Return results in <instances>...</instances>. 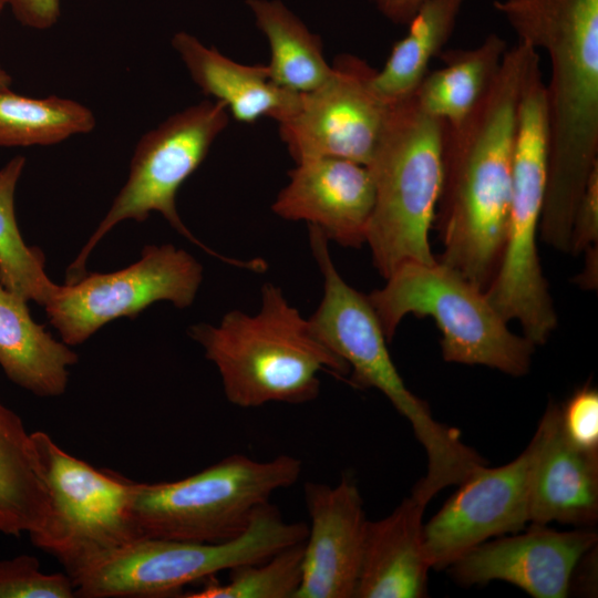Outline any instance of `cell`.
Instances as JSON below:
<instances>
[{
  "mask_svg": "<svg viewBox=\"0 0 598 598\" xmlns=\"http://www.w3.org/2000/svg\"><path fill=\"white\" fill-rule=\"evenodd\" d=\"M172 45L194 83L239 122L267 116L280 123L299 107L301 93L272 82L267 65L235 62L184 31L174 34Z\"/></svg>",
  "mask_w": 598,
  "mask_h": 598,
  "instance_id": "ffe728a7",
  "label": "cell"
},
{
  "mask_svg": "<svg viewBox=\"0 0 598 598\" xmlns=\"http://www.w3.org/2000/svg\"><path fill=\"white\" fill-rule=\"evenodd\" d=\"M203 281V267L172 244L147 245L141 258L112 272H86L58 285L44 306L50 323L68 346H79L106 323L135 318L157 301L189 307Z\"/></svg>",
  "mask_w": 598,
  "mask_h": 598,
  "instance_id": "7c38bea8",
  "label": "cell"
},
{
  "mask_svg": "<svg viewBox=\"0 0 598 598\" xmlns=\"http://www.w3.org/2000/svg\"><path fill=\"white\" fill-rule=\"evenodd\" d=\"M7 6H8V0H0V14Z\"/></svg>",
  "mask_w": 598,
  "mask_h": 598,
  "instance_id": "d590c367",
  "label": "cell"
},
{
  "mask_svg": "<svg viewBox=\"0 0 598 598\" xmlns=\"http://www.w3.org/2000/svg\"><path fill=\"white\" fill-rule=\"evenodd\" d=\"M548 164L546 86L535 51L524 72L513 154L507 237L485 293L508 322L516 320L534 346L557 327V315L537 250Z\"/></svg>",
  "mask_w": 598,
  "mask_h": 598,
  "instance_id": "8992f818",
  "label": "cell"
},
{
  "mask_svg": "<svg viewBox=\"0 0 598 598\" xmlns=\"http://www.w3.org/2000/svg\"><path fill=\"white\" fill-rule=\"evenodd\" d=\"M229 112L219 101L205 100L182 110L141 136L135 145L128 176L107 213L68 267L65 283L81 279L96 245L124 220H146L159 213L181 235L226 264L261 271L264 260L226 257L197 239L183 223L176 195L184 182L200 166L214 141L226 128Z\"/></svg>",
  "mask_w": 598,
  "mask_h": 598,
  "instance_id": "30bf717a",
  "label": "cell"
},
{
  "mask_svg": "<svg viewBox=\"0 0 598 598\" xmlns=\"http://www.w3.org/2000/svg\"><path fill=\"white\" fill-rule=\"evenodd\" d=\"M75 589L68 574H45L39 560L19 555L0 560V598H73Z\"/></svg>",
  "mask_w": 598,
  "mask_h": 598,
  "instance_id": "f1b7e54d",
  "label": "cell"
},
{
  "mask_svg": "<svg viewBox=\"0 0 598 598\" xmlns=\"http://www.w3.org/2000/svg\"><path fill=\"white\" fill-rule=\"evenodd\" d=\"M585 269L577 276V282L586 289H596L597 288V267H598V246H591L585 251Z\"/></svg>",
  "mask_w": 598,
  "mask_h": 598,
  "instance_id": "836d02e7",
  "label": "cell"
},
{
  "mask_svg": "<svg viewBox=\"0 0 598 598\" xmlns=\"http://www.w3.org/2000/svg\"><path fill=\"white\" fill-rule=\"evenodd\" d=\"M27 303L0 282V367L13 383L34 395L60 396L78 354L37 323Z\"/></svg>",
  "mask_w": 598,
  "mask_h": 598,
  "instance_id": "44dd1931",
  "label": "cell"
},
{
  "mask_svg": "<svg viewBox=\"0 0 598 598\" xmlns=\"http://www.w3.org/2000/svg\"><path fill=\"white\" fill-rule=\"evenodd\" d=\"M425 505L412 495L386 517L368 520L355 598H421L431 568L424 548Z\"/></svg>",
  "mask_w": 598,
  "mask_h": 598,
  "instance_id": "d6986e66",
  "label": "cell"
},
{
  "mask_svg": "<svg viewBox=\"0 0 598 598\" xmlns=\"http://www.w3.org/2000/svg\"><path fill=\"white\" fill-rule=\"evenodd\" d=\"M16 19L24 27L47 30L61 14V0H8Z\"/></svg>",
  "mask_w": 598,
  "mask_h": 598,
  "instance_id": "1f68e13d",
  "label": "cell"
},
{
  "mask_svg": "<svg viewBox=\"0 0 598 598\" xmlns=\"http://www.w3.org/2000/svg\"><path fill=\"white\" fill-rule=\"evenodd\" d=\"M305 542L286 547L269 558L230 569L226 584L210 577L185 598H295L301 584Z\"/></svg>",
  "mask_w": 598,
  "mask_h": 598,
  "instance_id": "83f0119b",
  "label": "cell"
},
{
  "mask_svg": "<svg viewBox=\"0 0 598 598\" xmlns=\"http://www.w3.org/2000/svg\"><path fill=\"white\" fill-rule=\"evenodd\" d=\"M49 499L31 436L0 399V533L32 534L44 523Z\"/></svg>",
  "mask_w": 598,
  "mask_h": 598,
  "instance_id": "603a6c76",
  "label": "cell"
},
{
  "mask_svg": "<svg viewBox=\"0 0 598 598\" xmlns=\"http://www.w3.org/2000/svg\"><path fill=\"white\" fill-rule=\"evenodd\" d=\"M308 227L310 248L323 277L322 299L308 319L311 331L348 364L351 385L379 390L410 422L427 456L426 474L415 484L412 495L427 505L440 491L458 485L486 462L462 441L457 429L437 422L427 403L408 389L368 296L340 276L322 231Z\"/></svg>",
  "mask_w": 598,
  "mask_h": 598,
  "instance_id": "3957f363",
  "label": "cell"
},
{
  "mask_svg": "<svg viewBox=\"0 0 598 598\" xmlns=\"http://www.w3.org/2000/svg\"><path fill=\"white\" fill-rule=\"evenodd\" d=\"M465 0H426L408 23L406 34L396 41L371 87L386 105L411 99L430 63L439 58L452 37Z\"/></svg>",
  "mask_w": 598,
  "mask_h": 598,
  "instance_id": "cb8c5ba5",
  "label": "cell"
},
{
  "mask_svg": "<svg viewBox=\"0 0 598 598\" xmlns=\"http://www.w3.org/2000/svg\"><path fill=\"white\" fill-rule=\"evenodd\" d=\"M385 280L368 298L389 342L406 315L431 317L446 362L485 365L513 377L529 371L535 346L513 333L485 291L452 267L439 260L408 262Z\"/></svg>",
  "mask_w": 598,
  "mask_h": 598,
  "instance_id": "9c48e42d",
  "label": "cell"
},
{
  "mask_svg": "<svg viewBox=\"0 0 598 598\" xmlns=\"http://www.w3.org/2000/svg\"><path fill=\"white\" fill-rule=\"evenodd\" d=\"M518 42L549 60L542 239L569 252L573 216L598 164V0H495Z\"/></svg>",
  "mask_w": 598,
  "mask_h": 598,
  "instance_id": "7a4b0ae2",
  "label": "cell"
},
{
  "mask_svg": "<svg viewBox=\"0 0 598 598\" xmlns=\"http://www.w3.org/2000/svg\"><path fill=\"white\" fill-rule=\"evenodd\" d=\"M377 9L391 22L408 25L426 0H372Z\"/></svg>",
  "mask_w": 598,
  "mask_h": 598,
  "instance_id": "d6a6232c",
  "label": "cell"
},
{
  "mask_svg": "<svg viewBox=\"0 0 598 598\" xmlns=\"http://www.w3.org/2000/svg\"><path fill=\"white\" fill-rule=\"evenodd\" d=\"M299 458L257 461L231 454L182 480L133 484L131 513L140 537L221 543L239 536L270 496L297 483Z\"/></svg>",
  "mask_w": 598,
  "mask_h": 598,
  "instance_id": "ba28073f",
  "label": "cell"
},
{
  "mask_svg": "<svg viewBox=\"0 0 598 598\" xmlns=\"http://www.w3.org/2000/svg\"><path fill=\"white\" fill-rule=\"evenodd\" d=\"M496 33L466 49L443 50L442 68L429 71L413 95L422 111L448 125L461 123L493 83L507 51Z\"/></svg>",
  "mask_w": 598,
  "mask_h": 598,
  "instance_id": "7402d4cb",
  "label": "cell"
},
{
  "mask_svg": "<svg viewBox=\"0 0 598 598\" xmlns=\"http://www.w3.org/2000/svg\"><path fill=\"white\" fill-rule=\"evenodd\" d=\"M49 509L31 542L71 575L95 558L138 538L131 503L134 482L80 460L43 431L31 433Z\"/></svg>",
  "mask_w": 598,
  "mask_h": 598,
  "instance_id": "8fae6325",
  "label": "cell"
},
{
  "mask_svg": "<svg viewBox=\"0 0 598 598\" xmlns=\"http://www.w3.org/2000/svg\"><path fill=\"white\" fill-rule=\"evenodd\" d=\"M374 198L368 166L318 157L297 163L271 208L283 219L307 221L342 247H360L365 244Z\"/></svg>",
  "mask_w": 598,
  "mask_h": 598,
  "instance_id": "e0dca14e",
  "label": "cell"
},
{
  "mask_svg": "<svg viewBox=\"0 0 598 598\" xmlns=\"http://www.w3.org/2000/svg\"><path fill=\"white\" fill-rule=\"evenodd\" d=\"M308 525L288 522L270 503L248 527L221 543L138 537L72 573L75 597L165 598L223 570L262 561L306 540Z\"/></svg>",
  "mask_w": 598,
  "mask_h": 598,
  "instance_id": "52a82bcc",
  "label": "cell"
},
{
  "mask_svg": "<svg viewBox=\"0 0 598 598\" xmlns=\"http://www.w3.org/2000/svg\"><path fill=\"white\" fill-rule=\"evenodd\" d=\"M596 544L592 530L558 532L532 524L523 534L477 545L448 568L461 585L504 580L535 598H565L576 567Z\"/></svg>",
  "mask_w": 598,
  "mask_h": 598,
  "instance_id": "9a60e30c",
  "label": "cell"
},
{
  "mask_svg": "<svg viewBox=\"0 0 598 598\" xmlns=\"http://www.w3.org/2000/svg\"><path fill=\"white\" fill-rule=\"evenodd\" d=\"M330 76L301 93L297 111L279 123L280 137L298 163L334 157L368 166L378 148L390 107L371 87L375 72L349 54L336 59Z\"/></svg>",
  "mask_w": 598,
  "mask_h": 598,
  "instance_id": "4fadbf2b",
  "label": "cell"
},
{
  "mask_svg": "<svg viewBox=\"0 0 598 598\" xmlns=\"http://www.w3.org/2000/svg\"><path fill=\"white\" fill-rule=\"evenodd\" d=\"M12 83L11 75L0 64V92L9 90Z\"/></svg>",
  "mask_w": 598,
  "mask_h": 598,
  "instance_id": "e575fe53",
  "label": "cell"
},
{
  "mask_svg": "<svg viewBox=\"0 0 598 598\" xmlns=\"http://www.w3.org/2000/svg\"><path fill=\"white\" fill-rule=\"evenodd\" d=\"M598 245V164L592 168L576 206L569 252L578 255Z\"/></svg>",
  "mask_w": 598,
  "mask_h": 598,
  "instance_id": "4dcf8cb0",
  "label": "cell"
},
{
  "mask_svg": "<svg viewBox=\"0 0 598 598\" xmlns=\"http://www.w3.org/2000/svg\"><path fill=\"white\" fill-rule=\"evenodd\" d=\"M188 334L217 368L227 400L240 408L310 402L319 395L321 371L337 378L350 372L271 282L261 288L257 313L231 310L217 326H190Z\"/></svg>",
  "mask_w": 598,
  "mask_h": 598,
  "instance_id": "277c9868",
  "label": "cell"
},
{
  "mask_svg": "<svg viewBox=\"0 0 598 598\" xmlns=\"http://www.w3.org/2000/svg\"><path fill=\"white\" fill-rule=\"evenodd\" d=\"M532 448L512 462L475 468L441 509L423 525L431 568H446L495 536L518 533L529 523Z\"/></svg>",
  "mask_w": 598,
  "mask_h": 598,
  "instance_id": "5bb4252c",
  "label": "cell"
},
{
  "mask_svg": "<svg viewBox=\"0 0 598 598\" xmlns=\"http://www.w3.org/2000/svg\"><path fill=\"white\" fill-rule=\"evenodd\" d=\"M529 523L590 526L598 518V452L566 436L560 406L549 401L529 442Z\"/></svg>",
  "mask_w": 598,
  "mask_h": 598,
  "instance_id": "ac0fdd59",
  "label": "cell"
},
{
  "mask_svg": "<svg viewBox=\"0 0 598 598\" xmlns=\"http://www.w3.org/2000/svg\"><path fill=\"white\" fill-rule=\"evenodd\" d=\"M560 421L570 442L598 452V391L595 386L578 388L560 406Z\"/></svg>",
  "mask_w": 598,
  "mask_h": 598,
  "instance_id": "f546056e",
  "label": "cell"
},
{
  "mask_svg": "<svg viewBox=\"0 0 598 598\" xmlns=\"http://www.w3.org/2000/svg\"><path fill=\"white\" fill-rule=\"evenodd\" d=\"M24 166L25 157L17 155L0 168V282L44 307L58 285L45 274L43 251L25 244L17 223L14 195Z\"/></svg>",
  "mask_w": 598,
  "mask_h": 598,
  "instance_id": "4316f807",
  "label": "cell"
},
{
  "mask_svg": "<svg viewBox=\"0 0 598 598\" xmlns=\"http://www.w3.org/2000/svg\"><path fill=\"white\" fill-rule=\"evenodd\" d=\"M257 27L270 48L267 64L277 85L307 93L320 86L331 74L322 53L321 40L279 0H247Z\"/></svg>",
  "mask_w": 598,
  "mask_h": 598,
  "instance_id": "d4e9b609",
  "label": "cell"
},
{
  "mask_svg": "<svg viewBox=\"0 0 598 598\" xmlns=\"http://www.w3.org/2000/svg\"><path fill=\"white\" fill-rule=\"evenodd\" d=\"M444 126L422 111L414 96L390 107L368 165L375 198L365 244L384 278L408 262L436 261L429 235L442 188Z\"/></svg>",
  "mask_w": 598,
  "mask_h": 598,
  "instance_id": "5b68a950",
  "label": "cell"
},
{
  "mask_svg": "<svg viewBox=\"0 0 598 598\" xmlns=\"http://www.w3.org/2000/svg\"><path fill=\"white\" fill-rule=\"evenodd\" d=\"M95 125L92 110L78 101L0 92V147L50 146L90 133Z\"/></svg>",
  "mask_w": 598,
  "mask_h": 598,
  "instance_id": "484cf974",
  "label": "cell"
},
{
  "mask_svg": "<svg viewBox=\"0 0 598 598\" xmlns=\"http://www.w3.org/2000/svg\"><path fill=\"white\" fill-rule=\"evenodd\" d=\"M303 493L310 526L295 598H354L368 525L359 488L343 475L334 486L307 482Z\"/></svg>",
  "mask_w": 598,
  "mask_h": 598,
  "instance_id": "2e32d148",
  "label": "cell"
},
{
  "mask_svg": "<svg viewBox=\"0 0 598 598\" xmlns=\"http://www.w3.org/2000/svg\"><path fill=\"white\" fill-rule=\"evenodd\" d=\"M536 50L518 42L475 109L445 123L443 179L435 220L441 262L486 290L505 248L512 194L517 106L526 65Z\"/></svg>",
  "mask_w": 598,
  "mask_h": 598,
  "instance_id": "6da1fadb",
  "label": "cell"
}]
</instances>
